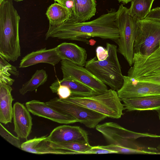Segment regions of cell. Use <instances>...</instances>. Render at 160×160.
I'll return each mask as SVG.
<instances>
[{
	"label": "cell",
	"instance_id": "cell-1",
	"mask_svg": "<svg viewBox=\"0 0 160 160\" xmlns=\"http://www.w3.org/2000/svg\"><path fill=\"white\" fill-rule=\"evenodd\" d=\"M116 11L112 9L90 21L72 22L66 21L58 27L49 28L45 39L52 38L88 44L89 39L97 37L116 43L120 36L116 22Z\"/></svg>",
	"mask_w": 160,
	"mask_h": 160
},
{
	"label": "cell",
	"instance_id": "cell-2",
	"mask_svg": "<svg viewBox=\"0 0 160 160\" xmlns=\"http://www.w3.org/2000/svg\"><path fill=\"white\" fill-rule=\"evenodd\" d=\"M20 19L12 0H5L0 3V55L8 61H15L21 56Z\"/></svg>",
	"mask_w": 160,
	"mask_h": 160
},
{
	"label": "cell",
	"instance_id": "cell-3",
	"mask_svg": "<svg viewBox=\"0 0 160 160\" xmlns=\"http://www.w3.org/2000/svg\"><path fill=\"white\" fill-rule=\"evenodd\" d=\"M106 48L108 56L105 60L99 61L95 57L87 61L85 67L111 89L118 91L123 85V75L118 57L117 46L107 42Z\"/></svg>",
	"mask_w": 160,
	"mask_h": 160
},
{
	"label": "cell",
	"instance_id": "cell-4",
	"mask_svg": "<svg viewBox=\"0 0 160 160\" xmlns=\"http://www.w3.org/2000/svg\"><path fill=\"white\" fill-rule=\"evenodd\" d=\"M63 100L78 104L106 116L118 119L126 109L116 91L111 89L103 93L88 97L71 96Z\"/></svg>",
	"mask_w": 160,
	"mask_h": 160
},
{
	"label": "cell",
	"instance_id": "cell-5",
	"mask_svg": "<svg viewBox=\"0 0 160 160\" xmlns=\"http://www.w3.org/2000/svg\"><path fill=\"white\" fill-rule=\"evenodd\" d=\"M137 21L129 13L128 8L121 4L116 11V22L120 36L116 42L118 51L130 66L133 64V46L138 25Z\"/></svg>",
	"mask_w": 160,
	"mask_h": 160
},
{
	"label": "cell",
	"instance_id": "cell-6",
	"mask_svg": "<svg viewBox=\"0 0 160 160\" xmlns=\"http://www.w3.org/2000/svg\"><path fill=\"white\" fill-rule=\"evenodd\" d=\"M95 128L109 144L146 151L153 152L154 148L140 145L134 142V140L141 137H158L156 134L131 131L112 122L98 124Z\"/></svg>",
	"mask_w": 160,
	"mask_h": 160
},
{
	"label": "cell",
	"instance_id": "cell-7",
	"mask_svg": "<svg viewBox=\"0 0 160 160\" xmlns=\"http://www.w3.org/2000/svg\"><path fill=\"white\" fill-rule=\"evenodd\" d=\"M128 76L134 80L160 85V49L149 55L134 53Z\"/></svg>",
	"mask_w": 160,
	"mask_h": 160
},
{
	"label": "cell",
	"instance_id": "cell-8",
	"mask_svg": "<svg viewBox=\"0 0 160 160\" xmlns=\"http://www.w3.org/2000/svg\"><path fill=\"white\" fill-rule=\"evenodd\" d=\"M133 52L149 55L159 47L160 22L144 19L137 21Z\"/></svg>",
	"mask_w": 160,
	"mask_h": 160
},
{
	"label": "cell",
	"instance_id": "cell-9",
	"mask_svg": "<svg viewBox=\"0 0 160 160\" xmlns=\"http://www.w3.org/2000/svg\"><path fill=\"white\" fill-rule=\"evenodd\" d=\"M49 106L62 113L75 118L78 122L93 128L107 117L101 113L80 105L55 98L45 102Z\"/></svg>",
	"mask_w": 160,
	"mask_h": 160
},
{
	"label": "cell",
	"instance_id": "cell-10",
	"mask_svg": "<svg viewBox=\"0 0 160 160\" xmlns=\"http://www.w3.org/2000/svg\"><path fill=\"white\" fill-rule=\"evenodd\" d=\"M63 78L83 84L101 94L108 89L106 85L98 80L85 67L76 65L66 60L61 61Z\"/></svg>",
	"mask_w": 160,
	"mask_h": 160
},
{
	"label": "cell",
	"instance_id": "cell-11",
	"mask_svg": "<svg viewBox=\"0 0 160 160\" xmlns=\"http://www.w3.org/2000/svg\"><path fill=\"white\" fill-rule=\"evenodd\" d=\"M117 93L121 100L131 98L160 95V85L138 81L123 76V82Z\"/></svg>",
	"mask_w": 160,
	"mask_h": 160
},
{
	"label": "cell",
	"instance_id": "cell-12",
	"mask_svg": "<svg viewBox=\"0 0 160 160\" xmlns=\"http://www.w3.org/2000/svg\"><path fill=\"white\" fill-rule=\"evenodd\" d=\"M44 141L55 143L68 142L89 143L86 131L79 126L67 124L54 128Z\"/></svg>",
	"mask_w": 160,
	"mask_h": 160
},
{
	"label": "cell",
	"instance_id": "cell-13",
	"mask_svg": "<svg viewBox=\"0 0 160 160\" xmlns=\"http://www.w3.org/2000/svg\"><path fill=\"white\" fill-rule=\"evenodd\" d=\"M25 105L30 112L34 115L60 124H68L78 122L74 117L56 110L46 102L34 100L27 102Z\"/></svg>",
	"mask_w": 160,
	"mask_h": 160
},
{
	"label": "cell",
	"instance_id": "cell-14",
	"mask_svg": "<svg viewBox=\"0 0 160 160\" xmlns=\"http://www.w3.org/2000/svg\"><path fill=\"white\" fill-rule=\"evenodd\" d=\"M23 104L17 102L13 107L14 132L19 138L27 140L32 132V118Z\"/></svg>",
	"mask_w": 160,
	"mask_h": 160
},
{
	"label": "cell",
	"instance_id": "cell-15",
	"mask_svg": "<svg viewBox=\"0 0 160 160\" xmlns=\"http://www.w3.org/2000/svg\"><path fill=\"white\" fill-rule=\"evenodd\" d=\"M61 60L56 48L48 49L44 48L32 52L23 57L20 61L19 67L23 68L41 63L54 66Z\"/></svg>",
	"mask_w": 160,
	"mask_h": 160
},
{
	"label": "cell",
	"instance_id": "cell-16",
	"mask_svg": "<svg viewBox=\"0 0 160 160\" xmlns=\"http://www.w3.org/2000/svg\"><path fill=\"white\" fill-rule=\"evenodd\" d=\"M71 14L67 20L72 22H80L90 20L96 12L95 0H71Z\"/></svg>",
	"mask_w": 160,
	"mask_h": 160
},
{
	"label": "cell",
	"instance_id": "cell-17",
	"mask_svg": "<svg viewBox=\"0 0 160 160\" xmlns=\"http://www.w3.org/2000/svg\"><path fill=\"white\" fill-rule=\"evenodd\" d=\"M56 48L62 60H66L78 66H85L87 57L85 49L71 42H63Z\"/></svg>",
	"mask_w": 160,
	"mask_h": 160
},
{
	"label": "cell",
	"instance_id": "cell-18",
	"mask_svg": "<svg viewBox=\"0 0 160 160\" xmlns=\"http://www.w3.org/2000/svg\"><path fill=\"white\" fill-rule=\"evenodd\" d=\"M128 111L160 110V95L122 100Z\"/></svg>",
	"mask_w": 160,
	"mask_h": 160
},
{
	"label": "cell",
	"instance_id": "cell-19",
	"mask_svg": "<svg viewBox=\"0 0 160 160\" xmlns=\"http://www.w3.org/2000/svg\"><path fill=\"white\" fill-rule=\"evenodd\" d=\"M47 135L41 137H35L22 143L21 149L24 151L38 154H71L67 150L58 149H54L49 147L47 142L44 141Z\"/></svg>",
	"mask_w": 160,
	"mask_h": 160
},
{
	"label": "cell",
	"instance_id": "cell-20",
	"mask_svg": "<svg viewBox=\"0 0 160 160\" xmlns=\"http://www.w3.org/2000/svg\"><path fill=\"white\" fill-rule=\"evenodd\" d=\"M12 90L10 86L0 82V122L5 124L12 122L13 118Z\"/></svg>",
	"mask_w": 160,
	"mask_h": 160
},
{
	"label": "cell",
	"instance_id": "cell-21",
	"mask_svg": "<svg viewBox=\"0 0 160 160\" xmlns=\"http://www.w3.org/2000/svg\"><path fill=\"white\" fill-rule=\"evenodd\" d=\"M60 85L68 86L72 93L71 96L80 97H90L100 94L89 87L74 80L63 78L57 80L50 86V88L53 93H55L57 87Z\"/></svg>",
	"mask_w": 160,
	"mask_h": 160
},
{
	"label": "cell",
	"instance_id": "cell-22",
	"mask_svg": "<svg viewBox=\"0 0 160 160\" xmlns=\"http://www.w3.org/2000/svg\"><path fill=\"white\" fill-rule=\"evenodd\" d=\"M70 9L66 6L55 2L48 8L46 14L49 21V28L58 27L69 18Z\"/></svg>",
	"mask_w": 160,
	"mask_h": 160
},
{
	"label": "cell",
	"instance_id": "cell-23",
	"mask_svg": "<svg viewBox=\"0 0 160 160\" xmlns=\"http://www.w3.org/2000/svg\"><path fill=\"white\" fill-rule=\"evenodd\" d=\"M154 0H132L128 11L134 19L139 20L145 19L151 10Z\"/></svg>",
	"mask_w": 160,
	"mask_h": 160
},
{
	"label": "cell",
	"instance_id": "cell-24",
	"mask_svg": "<svg viewBox=\"0 0 160 160\" xmlns=\"http://www.w3.org/2000/svg\"><path fill=\"white\" fill-rule=\"evenodd\" d=\"M48 78L45 70L42 69L37 70L31 79L22 85L19 90L20 93L24 95L28 92L36 90L39 86L46 82Z\"/></svg>",
	"mask_w": 160,
	"mask_h": 160
},
{
	"label": "cell",
	"instance_id": "cell-25",
	"mask_svg": "<svg viewBox=\"0 0 160 160\" xmlns=\"http://www.w3.org/2000/svg\"><path fill=\"white\" fill-rule=\"evenodd\" d=\"M46 142L48 145L52 148L65 150L69 152L71 154H87L86 152L92 147L89 143L73 142L58 143Z\"/></svg>",
	"mask_w": 160,
	"mask_h": 160
},
{
	"label": "cell",
	"instance_id": "cell-26",
	"mask_svg": "<svg viewBox=\"0 0 160 160\" xmlns=\"http://www.w3.org/2000/svg\"><path fill=\"white\" fill-rule=\"evenodd\" d=\"M101 146L103 148L116 151L118 153L158 154V153L156 152L138 150L117 145L110 144L108 145Z\"/></svg>",
	"mask_w": 160,
	"mask_h": 160
},
{
	"label": "cell",
	"instance_id": "cell-27",
	"mask_svg": "<svg viewBox=\"0 0 160 160\" xmlns=\"http://www.w3.org/2000/svg\"><path fill=\"white\" fill-rule=\"evenodd\" d=\"M0 135L5 140L16 147L21 149L19 138L12 134L0 123Z\"/></svg>",
	"mask_w": 160,
	"mask_h": 160
},
{
	"label": "cell",
	"instance_id": "cell-28",
	"mask_svg": "<svg viewBox=\"0 0 160 160\" xmlns=\"http://www.w3.org/2000/svg\"><path fill=\"white\" fill-rule=\"evenodd\" d=\"M3 57L0 55V73L8 76L13 74L16 77L19 75L18 71L16 68L9 63Z\"/></svg>",
	"mask_w": 160,
	"mask_h": 160
},
{
	"label": "cell",
	"instance_id": "cell-29",
	"mask_svg": "<svg viewBox=\"0 0 160 160\" xmlns=\"http://www.w3.org/2000/svg\"><path fill=\"white\" fill-rule=\"evenodd\" d=\"M55 93L61 99H66L72 95L71 91L69 88L65 85H59L57 88Z\"/></svg>",
	"mask_w": 160,
	"mask_h": 160
},
{
	"label": "cell",
	"instance_id": "cell-30",
	"mask_svg": "<svg viewBox=\"0 0 160 160\" xmlns=\"http://www.w3.org/2000/svg\"><path fill=\"white\" fill-rule=\"evenodd\" d=\"M87 154L118 153L115 151L102 148L101 146L92 147L90 149L86 152Z\"/></svg>",
	"mask_w": 160,
	"mask_h": 160
},
{
	"label": "cell",
	"instance_id": "cell-31",
	"mask_svg": "<svg viewBox=\"0 0 160 160\" xmlns=\"http://www.w3.org/2000/svg\"><path fill=\"white\" fill-rule=\"evenodd\" d=\"M96 57L99 61L105 60L108 57V52L107 50L102 46H98L96 48Z\"/></svg>",
	"mask_w": 160,
	"mask_h": 160
},
{
	"label": "cell",
	"instance_id": "cell-32",
	"mask_svg": "<svg viewBox=\"0 0 160 160\" xmlns=\"http://www.w3.org/2000/svg\"><path fill=\"white\" fill-rule=\"evenodd\" d=\"M145 19L160 22V7L151 9Z\"/></svg>",
	"mask_w": 160,
	"mask_h": 160
},
{
	"label": "cell",
	"instance_id": "cell-33",
	"mask_svg": "<svg viewBox=\"0 0 160 160\" xmlns=\"http://www.w3.org/2000/svg\"><path fill=\"white\" fill-rule=\"evenodd\" d=\"M15 81V80L10 76L2 73H0V82H3L6 85L11 86Z\"/></svg>",
	"mask_w": 160,
	"mask_h": 160
},
{
	"label": "cell",
	"instance_id": "cell-34",
	"mask_svg": "<svg viewBox=\"0 0 160 160\" xmlns=\"http://www.w3.org/2000/svg\"><path fill=\"white\" fill-rule=\"evenodd\" d=\"M55 2L59 3L62 5L67 6V2L71 1V0H54Z\"/></svg>",
	"mask_w": 160,
	"mask_h": 160
},
{
	"label": "cell",
	"instance_id": "cell-35",
	"mask_svg": "<svg viewBox=\"0 0 160 160\" xmlns=\"http://www.w3.org/2000/svg\"><path fill=\"white\" fill-rule=\"evenodd\" d=\"M119 2H122L124 4H127L129 2H131L132 0H117Z\"/></svg>",
	"mask_w": 160,
	"mask_h": 160
},
{
	"label": "cell",
	"instance_id": "cell-36",
	"mask_svg": "<svg viewBox=\"0 0 160 160\" xmlns=\"http://www.w3.org/2000/svg\"><path fill=\"white\" fill-rule=\"evenodd\" d=\"M158 113V115L159 119L160 121V110H157L156 111Z\"/></svg>",
	"mask_w": 160,
	"mask_h": 160
},
{
	"label": "cell",
	"instance_id": "cell-37",
	"mask_svg": "<svg viewBox=\"0 0 160 160\" xmlns=\"http://www.w3.org/2000/svg\"><path fill=\"white\" fill-rule=\"evenodd\" d=\"M157 148L158 150L159 151V152L158 153V154H160V144L158 146Z\"/></svg>",
	"mask_w": 160,
	"mask_h": 160
},
{
	"label": "cell",
	"instance_id": "cell-38",
	"mask_svg": "<svg viewBox=\"0 0 160 160\" xmlns=\"http://www.w3.org/2000/svg\"><path fill=\"white\" fill-rule=\"evenodd\" d=\"M14 0V1H15L16 2H18L21 1H23V0Z\"/></svg>",
	"mask_w": 160,
	"mask_h": 160
},
{
	"label": "cell",
	"instance_id": "cell-39",
	"mask_svg": "<svg viewBox=\"0 0 160 160\" xmlns=\"http://www.w3.org/2000/svg\"><path fill=\"white\" fill-rule=\"evenodd\" d=\"M159 48L160 49V44H159Z\"/></svg>",
	"mask_w": 160,
	"mask_h": 160
}]
</instances>
